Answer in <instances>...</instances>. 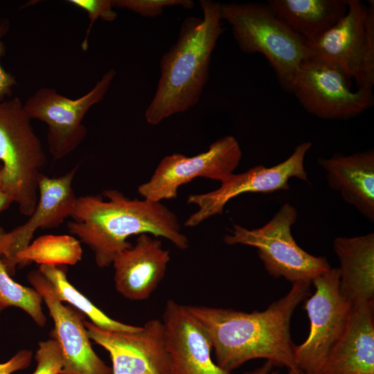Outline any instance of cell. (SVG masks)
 I'll return each mask as SVG.
<instances>
[{"instance_id":"1","label":"cell","mask_w":374,"mask_h":374,"mask_svg":"<svg viewBox=\"0 0 374 374\" xmlns=\"http://www.w3.org/2000/svg\"><path fill=\"white\" fill-rule=\"evenodd\" d=\"M310 282L292 283L291 290L264 311L186 305L208 334L216 364L231 373L245 362L265 359L274 366L298 368L290 336L296 307L310 292Z\"/></svg>"},{"instance_id":"2","label":"cell","mask_w":374,"mask_h":374,"mask_svg":"<svg viewBox=\"0 0 374 374\" xmlns=\"http://www.w3.org/2000/svg\"><path fill=\"white\" fill-rule=\"evenodd\" d=\"M68 222L71 234L93 252L98 267L112 265L115 257L132 244L127 238L148 233L162 237L180 249L189 246L177 215L161 202L131 199L115 189L101 196L77 197Z\"/></svg>"},{"instance_id":"3","label":"cell","mask_w":374,"mask_h":374,"mask_svg":"<svg viewBox=\"0 0 374 374\" xmlns=\"http://www.w3.org/2000/svg\"><path fill=\"white\" fill-rule=\"evenodd\" d=\"M199 5L203 17L185 18L177 40L161 58L157 89L145 112L150 125L194 107L208 81L212 53L224 28L221 3L200 0Z\"/></svg>"},{"instance_id":"4","label":"cell","mask_w":374,"mask_h":374,"mask_svg":"<svg viewBox=\"0 0 374 374\" xmlns=\"http://www.w3.org/2000/svg\"><path fill=\"white\" fill-rule=\"evenodd\" d=\"M220 12L239 48L247 54H262L282 89L292 93L299 68L309 57L305 40L280 21L267 3H221Z\"/></svg>"},{"instance_id":"5","label":"cell","mask_w":374,"mask_h":374,"mask_svg":"<svg viewBox=\"0 0 374 374\" xmlns=\"http://www.w3.org/2000/svg\"><path fill=\"white\" fill-rule=\"evenodd\" d=\"M0 163L1 190L29 216L38 200V178L46 163L42 143L21 100L12 98L0 103Z\"/></svg>"},{"instance_id":"6","label":"cell","mask_w":374,"mask_h":374,"mask_svg":"<svg viewBox=\"0 0 374 374\" xmlns=\"http://www.w3.org/2000/svg\"><path fill=\"white\" fill-rule=\"evenodd\" d=\"M296 219V209L287 202L262 226L248 229L233 224L223 240L229 245L256 247L265 269L274 278L312 283L331 267L325 257L311 255L297 244L291 233Z\"/></svg>"},{"instance_id":"7","label":"cell","mask_w":374,"mask_h":374,"mask_svg":"<svg viewBox=\"0 0 374 374\" xmlns=\"http://www.w3.org/2000/svg\"><path fill=\"white\" fill-rule=\"evenodd\" d=\"M347 0L345 15L312 42H306L309 57L339 68L357 89L372 90L374 86V1Z\"/></svg>"},{"instance_id":"8","label":"cell","mask_w":374,"mask_h":374,"mask_svg":"<svg viewBox=\"0 0 374 374\" xmlns=\"http://www.w3.org/2000/svg\"><path fill=\"white\" fill-rule=\"evenodd\" d=\"M116 75L115 69H109L89 92L78 98H69L51 87H42L23 103L31 120L47 125L48 149L53 159L66 157L86 139L83 118L104 98Z\"/></svg>"},{"instance_id":"9","label":"cell","mask_w":374,"mask_h":374,"mask_svg":"<svg viewBox=\"0 0 374 374\" xmlns=\"http://www.w3.org/2000/svg\"><path fill=\"white\" fill-rule=\"evenodd\" d=\"M351 80L335 65L308 57L301 65L292 93L310 114L325 120H348L371 108L372 90H351Z\"/></svg>"},{"instance_id":"10","label":"cell","mask_w":374,"mask_h":374,"mask_svg":"<svg viewBox=\"0 0 374 374\" xmlns=\"http://www.w3.org/2000/svg\"><path fill=\"white\" fill-rule=\"evenodd\" d=\"M312 283L315 292L303 307L310 323L309 335L294 348L297 368L307 373H317L321 368L343 333L351 308L341 294L338 268H330Z\"/></svg>"},{"instance_id":"11","label":"cell","mask_w":374,"mask_h":374,"mask_svg":"<svg viewBox=\"0 0 374 374\" xmlns=\"http://www.w3.org/2000/svg\"><path fill=\"white\" fill-rule=\"evenodd\" d=\"M237 139L231 135L213 141L207 151L193 157L173 153L163 157L150 179L138 187L144 199L161 202L177 197L179 188L197 177L221 182L233 173L242 159Z\"/></svg>"},{"instance_id":"12","label":"cell","mask_w":374,"mask_h":374,"mask_svg":"<svg viewBox=\"0 0 374 374\" xmlns=\"http://www.w3.org/2000/svg\"><path fill=\"white\" fill-rule=\"evenodd\" d=\"M311 147V142H303L294 148L289 157L276 166L267 168L258 165L244 172L233 173L220 182L218 188L188 195L187 203L197 205L199 208L189 216L184 225L194 227L213 216L222 214L225 205L240 195L287 190L289 180L292 177L308 181L304 160Z\"/></svg>"},{"instance_id":"13","label":"cell","mask_w":374,"mask_h":374,"mask_svg":"<svg viewBox=\"0 0 374 374\" xmlns=\"http://www.w3.org/2000/svg\"><path fill=\"white\" fill-rule=\"evenodd\" d=\"M90 340L106 350L112 374H172L161 320L148 321L136 331L108 330L84 321Z\"/></svg>"},{"instance_id":"14","label":"cell","mask_w":374,"mask_h":374,"mask_svg":"<svg viewBox=\"0 0 374 374\" xmlns=\"http://www.w3.org/2000/svg\"><path fill=\"white\" fill-rule=\"evenodd\" d=\"M27 278L53 320V337L59 344L63 357L60 374H112V368L92 348L82 314L63 305L39 269L31 271Z\"/></svg>"},{"instance_id":"15","label":"cell","mask_w":374,"mask_h":374,"mask_svg":"<svg viewBox=\"0 0 374 374\" xmlns=\"http://www.w3.org/2000/svg\"><path fill=\"white\" fill-rule=\"evenodd\" d=\"M78 167L59 177L41 174L38 178V200L29 219L23 224L0 235V256L8 274L13 276L17 256L32 242L39 229L58 226L70 217L77 197L72 188Z\"/></svg>"},{"instance_id":"16","label":"cell","mask_w":374,"mask_h":374,"mask_svg":"<svg viewBox=\"0 0 374 374\" xmlns=\"http://www.w3.org/2000/svg\"><path fill=\"white\" fill-rule=\"evenodd\" d=\"M161 321L172 374H231L213 362L211 339L186 305L169 299Z\"/></svg>"},{"instance_id":"17","label":"cell","mask_w":374,"mask_h":374,"mask_svg":"<svg viewBox=\"0 0 374 374\" xmlns=\"http://www.w3.org/2000/svg\"><path fill=\"white\" fill-rule=\"evenodd\" d=\"M170 260L161 240L148 233L139 235L135 244L112 263L116 290L131 301L148 299L164 278Z\"/></svg>"},{"instance_id":"18","label":"cell","mask_w":374,"mask_h":374,"mask_svg":"<svg viewBox=\"0 0 374 374\" xmlns=\"http://www.w3.org/2000/svg\"><path fill=\"white\" fill-rule=\"evenodd\" d=\"M317 374H374L373 303L352 305L345 328Z\"/></svg>"},{"instance_id":"19","label":"cell","mask_w":374,"mask_h":374,"mask_svg":"<svg viewBox=\"0 0 374 374\" xmlns=\"http://www.w3.org/2000/svg\"><path fill=\"white\" fill-rule=\"evenodd\" d=\"M327 184L371 222L374 221V151L319 158Z\"/></svg>"},{"instance_id":"20","label":"cell","mask_w":374,"mask_h":374,"mask_svg":"<svg viewBox=\"0 0 374 374\" xmlns=\"http://www.w3.org/2000/svg\"><path fill=\"white\" fill-rule=\"evenodd\" d=\"M333 248L339 260V290L350 306L374 301V233L337 237Z\"/></svg>"},{"instance_id":"21","label":"cell","mask_w":374,"mask_h":374,"mask_svg":"<svg viewBox=\"0 0 374 374\" xmlns=\"http://www.w3.org/2000/svg\"><path fill=\"white\" fill-rule=\"evenodd\" d=\"M274 15L305 42H312L346 13L347 0H268Z\"/></svg>"},{"instance_id":"22","label":"cell","mask_w":374,"mask_h":374,"mask_svg":"<svg viewBox=\"0 0 374 374\" xmlns=\"http://www.w3.org/2000/svg\"><path fill=\"white\" fill-rule=\"evenodd\" d=\"M39 269L50 282L61 302L71 304L99 328L121 331H136L140 329L141 326L125 324L105 314L71 284L65 271L59 266L39 265Z\"/></svg>"},{"instance_id":"23","label":"cell","mask_w":374,"mask_h":374,"mask_svg":"<svg viewBox=\"0 0 374 374\" xmlns=\"http://www.w3.org/2000/svg\"><path fill=\"white\" fill-rule=\"evenodd\" d=\"M79 240L69 235L48 234L31 242L17 256V265L36 262L39 265H75L82 258Z\"/></svg>"},{"instance_id":"24","label":"cell","mask_w":374,"mask_h":374,"mask_svg":"<svg viewBox=\"0 0 374 374\" xmlns=\"http://www.w3.org/2000/svg\"><path fill=\"white\" fill-rule=\"evenodd\" d=\"M3 230L0 227V234ZM0 301L5 308L14 306L26 312L39 326L46 323L42 310L43 300L33 287L23 286L15 282L8 274L0 259Z\"/></svg>"},{"instance_id":"25","label":"cell","mask_w":374,"mask_h":374,"mask_svg":"<svg viewBox=\"0 0 374 374\" xmlns=\"http://www.w3.org/2000/svg\"><path fill=\"white\" fill-rule=\"evenodd\" d=\"M114 8L126 9L145 17L161 15L166 7L179 6L192 9L195 2L192 0H113Z\"/></svg>"},{"instance_id":"26","label":"cell","mask_w":374,"mask_h":374,"mask_svg":"<svg viewBox=\"0 0 374 374\" xmlns=\"http://www.w3.org/2000/svg\"><path fill=\"white\" fill-rule=\"evenodd\" d=\"M67 1L84 10L88 15L89 23L81 44L82 51H86L88 48L89 34L94 22L99 18L105 21H114L116 19L118 15L114 10L113 0H69Z\"/></svg>"},{"instance_id":"27","label":"cell","mask_w":374,"mask_h":374,"mask_svg":"<svg viewBox=\"0 0 374 374\" xmlns=\"http://www.w3.org/2000/svg\"><path fill=\"white\" fill-rule=\"evenodd\" d=\"M35 358L37 366L33 374H60L63 357L59 344L55 339L40 341Z\"/></svg>"},{"instance_id":"28","label":"cell","mask_w":374,"mask_h":374,"mask_svg":"<svg viewBox=\"0 0 374 374\" xmlns=\"http://www.w3.org/2000/svg\"><path fill=\"white\" fill-rule=\"evenodd\" d=\"M10 28L8 19H0V60L6 53L4 37ZM17 84L15 75L8 72L1 65L0 61V103L12 96V89Z\"/></svg>"},{"instance_id":"29","label":"cell","mask_w":374,"mask_h":374,"mask_svg":"<svg viewBox=\"0 0 374 374\" xmlns=\"http://www.w3.org/2000/svg\"><path fill=\"white\" fill-rule=\"evenodd\" d=\"M32 351L22 349L16 353L8 361L0 363V374H12L28 368L32 360Z\"/></svg>"},{"instance_id":"30","label":"cell","mask_w":374,"mask_h":374,"mask_svg":"<svg viewBox=\"0 0 374 374\" xmlns=\"http://www.w3.org/2000/svg\"><path fill=\"white\" fill-rule=\"evenodd\" d=\"M274 368V366L271 362L266 361L261 366L244 374H280L279 371Z\"/></svg>"},{"instance_id":"31","label":"cell","mask_w":374,"mask_h":374,"mask_svg":"<svg viewBox=\"0 0 374 374\" xmlns=\"http://www.w3.org/2000/svg\"><path fill=\"white\" fill-rule=\"evenodd\" d=\"M11 197L3 190H0V212L8 208L12 203Z\"/></svg>"},{"instance_id":"32","label":"cell","mask_w":374,"mask_h":374,"mask_svg":"<svg viewBox=\"0 0 374 374\" xmlns=\"http://www.w3.org/2000/svg\"><path fill=\"white\" fill-rule=\"evenodd\" d=\"M287 374H317V373H307L300 371L299 368L288 369Z\"/></svg>"},{"instance_id":"33","label":"cell","mask_w":374,"mask_h":374,"mask_svg":"<svg viewBox=\"0 0 374 374\" xmlns=\"http://www.w3.org/2000/svg\"><path fill=\"white\" fill-rule=\"evenodd\" d=\"M2 175H3V168L2 165L0 163V190L1 189L2 186Z\"/></svg>"},{"instance_id":"34","label":"cell","mask_w":374,"mask_h":374,"mask_svg":"<svg viewBox=\"0 0 374 374\" xmlns=\"http://www.w3.org/2000/svg\"><path fill=\"white\" fill-rule=\"evenodd\" d=\"M5 309L4 306L2 305V303L0 301V313Z\"/></svg>"}]
</instances>
